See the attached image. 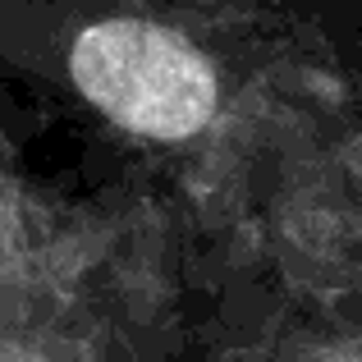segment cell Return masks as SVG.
Returning a JSON list of instances; mask_svg holds the SVG:
<instances>
[{"mask_svg": "<svg viewBox=\"0 0 362 362\" xmlns=\"http://www.w3.org/2000/svg\"><path fill=\"white\" fill-rule=\"evenodd\" d=\"M74 83L119 129L142 138H193L216 110L206 55L142 18L92 23L74 46Z\"/></svg>", "mask_w": 362, "mask_h": 362, "instance_id": "obj_1", "label": "cell"}]
</instances>
